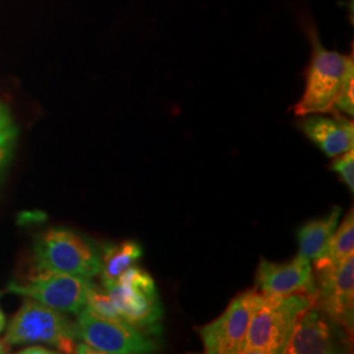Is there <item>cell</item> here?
<instances>
[{
  "instance_id": "ffe728a7",
  "label": "cell",
  "mask_w": 354,
  "mask_h": 354,
  "mask_svg": "<svg viewBox=\"0 0 354 354\" xmlns=\"http://www.w3.org/2000/svg\"><path fill=\"white\" fill-rule=\"evenodd\" d=\"M20 353L23 354H51L55 353V351H49V349H46V348H44V346H39L37 344H35V345H32V346H28L26 349H23V351H20Z\"/></svg>"
},
{
  "instance_id": "3957f363",
  "label": "cell",
  "mask_w": 354,
  "mask_h": 354,
  "mask_svg": "<svg viewBox=\"0 0 354 354\" xmlns=\"http://www.w3.org/2000/svg\"><path fill=\"white\" fill-rule=\"evenodd\" d=\"M122 320L146 335L162 332L163 306L151 276L138 266H130L117 281L102 279Z\"/></svg>"
},
{
  "instance_id": "6da1fadb",
  "label": "cell",
  "mask_w": 354,
  "mask_h": 354,
  "mask_svg": "<svg viewBox=\"0 0 354 354\" xmlns=\"http://www.w3.org/2000/svg\"><path fill=\"white\" fill-rule=\"evenodd\" d=\"M314 299V294L308 292L279 298L260 295L241 353H283L298 319Z\"/></svg>"
},
{
  "instance_id": "7c38bea8",
  "label": "cell",
  "mask_w": 354,
  "mask_h": 354,
  "mask_svg": "<svg viewBox=\"0 0 354 354\" xmlns=\"http://www.w3.org/2000/svg\"><path fill=\"white\" fill-rule=\"evenodd\" d=\"M304 115L299 127L328 158H335L354 147V124L340 112Z\"/></svg>"
},
{
  "instance_id": "2e32d148",
  "label": "cell",
  "mask_w": 354,
  "mask_h": 354,
  "mask_svg": "<svg viewBox=\"0 0 354 354\" xmlns=\"http://www.w3.org/2000/svg\"><path fill=\"white\" fill-rule=\"evenodd\" d=\"M86 308L99 317L121 319L108 291L104 288H97L95 283L89 288Z\"/></svg>"
},
{
  "instance_id": "ac0fdd59",
  "label": "cell",
  "mask_w": 354,
  "mask_h": 354,
  "mask_svg": "<svg viewBox=\"0 0 354 354\" xmlns=\"http://www.w3.org/2000/svg\"><path fill=\"white\" fill-rule=\"evenodd\" d=\"M17 136V127L13 122L10 109L0 102V143L3 140Z\"/></svg>"
},
{
  "instance_id": "d6986e66",
  "label": "cell",
  "mask_w": 354,
  "mask_h": 354,
  "mask_svg": "<svg viewBox=\"0 0 354 354\" xmlns=\"http://www.w3.org/2000/svg\"><path fill=\"white\" fill-rule=\"evenodd\" d=\"M16 138H17V136L10 137V138H7V140H3L0 143V176L4 172V169L7 168V165H8L11 158H12Z\"/></svg>"
},
{
  "instance_id": "9a60e30c",
  "label": "cell",
  "mask_w": 354,
  "mask_h": 354,
  "mask_svg": "<svg viewBox=\"0 0 354 354\" xmlns=\"http://www.w3.org/2000/svg\"><path fill=\"white\" fill-rule=\"evenodd\" d=\"M354 253V212L353 207L345 215L344 221L337 226L335 234L332 235L328 247L324 254L314 261L315 266L335 264L345 260Z\"/></svg>"
},
{
  "instance_id": "5bb4252c",
  "label": "cell",
  "mask_w": 354,
  "mask_h": 354,
  "mask_svg": "<svg viewBox=\"0 0 354 354\" xmlns=\"http://www.w3.org/2000/svg\"><path fill=\"white\" fill-rule=\"evenodd\" d=\"M102 253V279L117 281V279L134 266L143 254L140 243L127 241L121 244L105 245Z\"/></svg>"
},
{
  "instance_id": "e0dca14e",
  "label": "cell",
  "mask_w": 354,
  "mask_h": 354,
  "mask_svg": "<svg viewBox=\"0 0 354 354\" xmlns=\"http://www.w3.org/2000/svg\"><path fill=\"white\" fill-rule=\"evenodd\" d=\"M330 169L342 176L348 189L354 192V147L333 158Z\"/></svg>"
},
{
  "instance_id": "7a4b0ae2",
  "label": "cell",
  "mask_w": 354,
  "mask_h": 354,
  "mask_svg": "<svg viewBox=\"0 0 354 354\" xmlns=\"http://www.w3.org/2000/svg\"><path fill=\"white\" fill-rule=\"evenodd\" d=\"M307 32L313 44V55L307 70L306 88L301 100L294 106V113L299 117L333 113L345 80L354 74L353 54L344 55L327 50L320 44L314 28H308Z\"/></svg>"
},
{
  "instance_id": "8992f818",
  "label": "cell",
  "mask_w": 354,
  "mask_h": 354,
  "mask_svg": "<svg viewBox=\"0 0 354 354\" xmlns=\"http://www.w3.org/2000/svg\"><path fill=\"white\" fill-rule=\"evenodd\" d=\"M77 340L86 342L97 354L153 353L155 340L122 319L102 317L84 308L75 323Z\"/></svg>"
},
{
  "instance_id": "9c48e42d",
  "label": "cell",
  "mask_w": 354,
  "mask_h": 354,
  "mask_svg": "<svg viewBox=\"0 0 354 354\" xmlns=\"http://www.w3.org/2000/svg\"><path fill=\"white\" fill-rule=\"evenodd\" d=\"M39 273L26 283L11 282L7 291L68 314H80L87 306V294L92 279L38 269Z\"/></svg>"
},
{
  "instance_id": "8fae6325",
  "label": "cell",
  "mask_w": 354,
  "mask_h": 354,
  "mask_svg": "<svg viewBox=\"0 0 354 354\" xmlns=\"http://www.w3.org/2000/svg\"><path fill=\"white\" fill-rule=\"evenodd\" d=\"M254 290L260 295L276 298L299 292L315 295L311 261L301 254L288 263H272L261 257L256 270Z\"/></svg>"
},
{
  "instance_id": "52a82bcc",
  "label": "cell",
  "mask_w": 354,
  "mask_h": 354,
  "mask_svg": "<svg viewBox=\"0 0 354 354\" xmlns=\"http://www.w3.org/2000/svg\"><path fill=\"white\" fill-rule=\"evenodd\" d=\"M353 335L313 304L299 317L283 353H349Z\"/></svg>"
},
{
  "instance_id": "4fadbf2b",
  "label": "cell",
  "mask_w": 354,
  "mask_h": 354,
  "mask_svg": "<svg viewBox=\"0 0 354 354\" xmlns=\"http://www.w3.org/2000/svg\"><path fill=\"white\" fill-rule=\"evenodd\" d=\"M342 207L333 206L324 218L307 222L298 231L299 253L311 263L319 260L328 247L329 241L339 226Z\"/></svg>"
},
{
  "instance_id": "277c9868",
  "label": "cell",
  "mask_w": 354,
  "mask_h": 354,
  "mask_svg": "<svg viewBox=\"0 0 354 354\" xmlns=\"http://www.w3.org/2000/svg\"><path fill=\"white\" fill-rule=\"evenodd\" d=\"M38 269L92 279L102 272L97 247L74 231L54 227L45 231L35 244Z\"/></svg>"
},
{
  "instance_id": "5b68a950",
  "label": "cell",
  "mask_w": 354,
  "mask_h": 354,
  "mask_svg": "<svg viewBox=\"0 0 354 354\" xmlns=\"http://www.w3.org/2000/svg\"><path fill=\"white\" fill-rule=\"evenodd\" d=\"M4 342L7 345L46 344L58 352L74 353L77 344L75 323L64 317V313L26 298L7 328Z\"/></svg>"
},
{
  "instance_id": "7402d4cb",
  "label": "cell",
  "mask_w": 354,
  "mask_h": 354,
  "mask_svg": "<svg viewBox=\"0 0 354 354\" xmlns=\"http://www.w3.org/2000/svg\"><path fill=\"white\" fill-rule=\"evenodd\" d=\"M7 352H8L7 344L6 342H0V354L7 353Z\"/></svg>"
},
{
  "instance_id": "44dd1931",
  "label": "cell",
  "mask_w": 354,
  "mask_h": 354,
  "mask_svg": "<svg viewBox=\"0 0 354 354\" xmlns=\"http://www.w3.org/2000/svg\"><path fill=\"white\" fill-rule=\"evenodd\" d=\"M4 326H6V317H4V314H3L1 310H0V333H1V330L4 329Z\"/></svg>"
},
{
  "instance_id": "ba28073f",
  "label": "cell",
  "mask_w": 354,
  "mask_h": 354,
  "mask_svg": "<svg viewBox=\"0 0 354 354\" xmlns=\"http://www.w3.org/2000/svg\"><path fill=\"white\" fill-rule=\"evenodd\" d=\"M314 269V304L344 328L354 330V254Z\"/></svg>"
},
{
  "instance_id": "30bf717a",
  "label": "cell",
  "mask_w": 354,
  "mask_h": 354,
  "mask_svg": "<svg viewBox=\"0 0 354 354\" xmlns=\"http://www.w3.org/2000/svg\"><path fill=\"white\" fill-rule=\"evenodd\" d=\"M257 291H244L228 304L226 311L214 322L200 327L205 353L239 354L253 311L259 304Z\"/></svg>"
}]
</instances>
